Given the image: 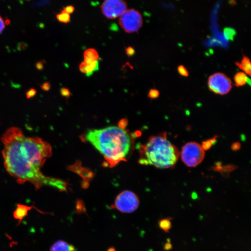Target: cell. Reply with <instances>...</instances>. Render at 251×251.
I'll use <instances>...</instances> for the list:
<instances>
[{
  "label": "cell",
  "mask_w": 251,
  "mask_h": 251,
  "mask_svg": "<svg viewBox=\"0 0 251 251\" xmlns=\"http://www.w3.org/2000/svg\"><path fill=\"white\" fill-rule=\"evenodd\" d=\"M52 155L50 144L39 137L22 135L21 141L19 158L28 167L41 169L47 158Z\"/></svg>",
  "instance_id": "277c9868"
},
{
  "label": "cell",
  "mask_w": 251,
  "mask_h": 251,
  "mask_svg": "<svg viewBox=\"0 0 251 251\" xmlns=\"http://www.w3.org/2000/svg\"><path fill=\"white\" fill-rule=\"evenodd\" d=\"M10 20H8V19H7L6 21H5V25H8L9 24H10Z\"/></svg>",
  "instance_id": "74e56055"
},
{
  "label": "cell",
  "mask_w": 251,
  "mask_h": 251,
  "mask_svg": "<svg viewBox=\"0 0 251 251\" xmlns=\"http://www.w3.org/2000/svg\"><path fill=\"white\" fill-rule=\"evenodd\" d=\"M102 14L107 18L114 19L127 10V4L122 0H106L101 6Z\"/></svg>",
  "instance_id": "9c48e42d"
},
{
  "label": "cell",
  "mask_w": 251,
  "mask_h": 251,
  "mask_svg": "<svg viewBox=\"0 0 251 251\" xmlns=\"http://www.w3.org/2000/svg\"><path fill=\"white\" fill-rule=\"evenodd\" d=\"M60 93L63 96L66 97L67 98L69 97L70 95H71V92H70L68 88L66 87H62L60 89Z\"/></svg>",
  "instance_id": "d4e9b609"
},
{
  "label": "cell",
  "mask_w": 251,
  "mask_h": 251,
  "mask_svg": "<svg viewBox=\"0 0 251 251\" xmlns=\"http://www.w3.org/2000/svg\"><path fill=\"white\" fill-rule=\"evenodd\" d=\"M76 212L78 214H81L83 213L87 214L85 205L83 200H77L76 204Z\"/></svg>",
  "instance_id": "44dd1931"
},
{
  "label": "cell",
  "mask_w": 251,
  "mask_h": 251,
  "mask_svg": "<svg viewBox=\"0 0 251 251\" xmlns=\"http://www.w3.org/2000/svg\"><path fill=\"white\" fill-rule=\"evenodd\" d=\"M36 93V90L34 88H31L28 92H27V94H27V98L29 99L30 98L33 97L35 95Z\"/></svg>",
  "instance_id": "83f0119b"
},
{
  "label": "cell",
  "mask_w": 251,
  "mask_h": 251,
  "mask_svg": "<svg viewBox=\"0 0 251 251\" xmlns=\"http://www.w3.org/2000/svg\"><path fill=\"white\" fill-rule=\"evenodd\" d=\"M128 124V121L127 119H122L119 123V127L121 129H124Z\"/></svg>",
  "instance_id": "4316f807"
},
{
  "label": "cell",
  "mask_w": 251,
  "mask_h": 251,
  "mask_svg": "<svg viewBox=\"0 0 251 251\" xmlns=\"http://www.w3.org/2000/svg\"><path fill=\"white\" fill-rule=\"evenodd\" d=\"M159 95V91L156 89H151L148 94V97L151 99H156Z\"/></svg>",
  "instance_id": "603a6c76"
},
{
  "label": "cell",
  "mask_w": 251,
  "mask_h": 251,
  "mask_svg": "<svg viewBox=\"0 0 251 251\" xmlns=\"http://www.w3.org/2000/svg\"><path fill=\"white\" fill-rule=\"evenodd\" d=\"M234 78L235 85L237 87L244 86L245 85L246 83H249V84L250 86L251 80L244 72H237L234 76Z\"/></svg>",
  "instance_id": "9a60e30c"
},
{
  "label": "cell",
  "mask_w": 251,
  "mask_h": 251,
  "mask_svg": "<svg viewBox=\"0 0 251 251\" xmlns=\"http://www.w3.org/2000/svg\"><path fill=\"white\" fill-rule=\"evenodd\" d=\"M139 200L138 197L130 191H124L120 193L115 199L114 207L123 213L134 212L138 208Z\"/></svg>",
  "instance_id": "52a82bcc"
},
{
  "label": "cell",
  "mask_w": 251,
  "mask_h": 251,
  "mask_svg": "<svg viewBox=\"0 0 251 251\" xmlns=\"http://www.w3.org/2000/svg\"><path fill=\"white\" fill-rule=\"evenodd\" d=\"M167 241H168V243H170V239H167Z\"/></svg>",
  "instance_id": "f35d334b"
},
{
  "label": "cell",
  "mask_w": 251,
  "mask_h": 251,
  "mask_svg": "<svg viewBox=\"0 0 251 251\" xmlns=\"http://www.w3.org/2000/svg\"><path fill=\"white\" fill-rule=\"evenodd\" d=\"M56 18L62 23H67L69 22L70 20V15L69 14L66 13L65 11H62L61 13L57 14L56 15Z\"/></svg>",
  "instance_id": "ffe728a7"
},
{
  "label": "cell",
  "mask_w": 251,
  "mask_h": 251,
  "mask_svg": "<svg viewBox=\"0 0 251 251\" xmlns=\"http://www.w3.org/2000/svg\"><path fill=\"white\" fill-rule=\"evenodd\" d=\"M240 148H241V144L238 142L233 143L231 146V149L233 151H238Z\"/></svg>",
  "instance_id": "1f68e13d"
},
{
  "label": "cell",
  "mask_w": 251,
  "mask_h": 251,
  "mask_svg": "<svg viewBox=\"0 0 251 251\" xmlns=\"http://www.w3.org/2000/svg\"><path fill=\"white\" fill-rule=\"evenodd\" d=\"M209 89L215 94L225 95L232 88L231 80L222 73H216L209 77L207 81Z\"/></svg>",
  "instance_id": "ba28073f"
},
{
  "label": "cell",
  "mask_w": 251,
  "mask_h": 251,
  "mask_svg": "<svg viewBox=\"0 0 251 251\" xmlns=\"http://www.w3.org/2000/svg\"><path fill=\"white\" fill-rule=\"evenodd\" d=\"M179 74L183 76L187 77L189 76V72L185 67L183 65H180L177 67Z\"/></svg>",
  "instance_id": "cb8c5ba5"
},
{
  "label": "cell",
  "mask_w": 251,
  "mask_h": 251,
  "mask_svg": "<svg viewBox=\"0 0 251 251\" xmlns=\"http://www.w3.org/2000/svg\"><path fill=\"white\" fill-rule=\"evenodd\" d=\"M23 134L17 127H11L6 130L1 137L3 145L2 155L6 171L20 184L29 182L35 186L36 190L43 186H49L60 192L67 190L68 183L64 180L47 176L41 169L28 167L20 159L21 139Z\"/></svg>",
  "instance_id": "6da1fadb"
},
{
  "label": "cell",
  "mask_w": 251,
  "mask_h": 251,
  "mask_svg": "<svg viewBox=\"0 0 251 251\" xmlns=\"http://www.w3.org/2000/svg\"><path fill=\"white\" fill-rule=\"evenodd\" d=\"M235 65L239 69L242 70L249 76H251V63L248 57L243 55L241 62H235Z\"/></svg>",
  "instance_id": "5bb4252c"
},
{
  "label": "cell",
  "mask_w": 251,
  "mask_h": 251,
  "mask_svg": "<svg viewBox=\"0 0 251 251\" xmlns=\"http://www.w3.org/2000/svg\"><path fill=\"white\" fill-rule=\"evenodd\" d=\"M99 55L97 51L94 49H88L84 52V62L92 63L99 60Z\"/></svg>",
  "instance_id": "2e32d148"
},
{
  "label": "cell",
  "mask_w": 251,
  "mask_h": 251,
  "mask_svg": "<svg viewBox=\"0 0 251 251\" xmlns=\"http://www.w3.org/2000/svg\"><path fill=\"white\" fill-rule=\"evenodd\" d=\"M5 26H6V25L5 23V21L3 18L0 15V34H1V33L3 31L4 29L5 28Z\"/></svg>",
  "instance_id": "4dcf8cb0"
},
{
  "label": "cell",
  "mask_w": 251,
  "mask_h": 251,
  "mask_svg": "<svg viewBox=\"0 0 251 251\" xmlns=\"http://www.w3.org/2000/svg\"><path fill=\"white\" fill-rule=\"evenodd\" d=\"M192 198L193 200H196V199H197L198 196L197 195L196 193H193V194H192Z\"/></svg>",
  "instance_id": "d590c367"
},
{
  "label": "cell",
  "mask_w": 251,
  "mask_h": 251,
  "mask_svg": "<svg viewBox=\"0 0 251 251\" xmlns=\"http://www.w3.org/2000/svg\"><path fill=\"white\" fill-rule=\"evenodd\" d=\"M119 24L125 31L128 33L136 32L142 27V17L138 11L130 9L126 11L120 16Z\"/></svg>",
  "instance_id": "8992f818"
},
{
  "label": "cell",
  "mask_w": 251,
  "mask_h": 251,
  "mask_svg": "<svg viewBox=\"0 0 251 251\" xmlns=\"http://www.w3.org/2000/svg\"><path fill=\"white\" fill-rule=\"evenodd\" d=\"M172 218H162L159 221V226L160 229L163 230L166 232H169L170 229L172 227V223L171 220Z\"/></svg>",
  "instance_id": "ac0fdd59"
},
{
  "label": "cell",
  "mask_w": 251,
  "mask_h": 251,
  "mask_svg": "<svg viewBox=\"0 0 251 251\" xmlns=\"http://www.w3.org/2000/svg\"><path fill=\"white\" fill-rule=\"evenodd\" d=\"M107 251H116V250H115V249L114 248H113V247H112V248H109L108 249V250H107Z\"/></svg>",
  "instance_id": "8d00e7d4"
},
{
  "label": "cell",
  "mask_w": 251,
  "mask_h": 251,
  "mask_svg": "<svg viewBox=\"0 0 251 251\" xmlns=\"http://www.w3.org/2000/svg\"><path fill=\"white\" fill-rule=\"evenodd\" d=\"M225 39L229 41H234V37L236 35V30L234 28L227 27L225 28L223 31Z\"/></svg>",
  "instance_id": "d6986e66"
},
{
  "label": "cell",
  "mask_w": 251,
  "mask_h": 251,
  "mask_svg": "<svg viewBox=\"0 0 251 251\" xmlns=\"http://www.w3.org/2000/svg\"><path fill=\"white\" fill-rule=\"evenodd\" d=\"M180 155L181 160L187 166L194 167L202 162L205 153L199 143L189 142L183 146Z\"/></svg>",
  "instance_id": "5b68a950"
},
{
  "label": "cell",
  "mask_w": 251,
  "mask_h": 251,
  "mask_svg": "<svg viewBox=\"0 0 251 251\" xmlns=\"http://www.w3.org/2000/svg\"><path fill=\"white\" fill-rule=\"evenodd\" d=\"M33 208H35L37 211L42 214L44 213L41 211L39 210L34 206H28L22 204H18L17 205L16 209L13 212V216L14 218L16 220H18V224H21V221L25 217L28 216V212Z\"/></svg>",
  "instance_id": "30bf717a"
},
{
  "label": "cell",
  "mask_w": 251,
  "mask_h": 251,
  "mask_svg": "<svg viewBox=\"0 0 251 251\" xmlns=\"http://www.w3.org/2000/svg\"><path fill=\"white\" fill-rule=\"evenodd\" d=\"M36 68L40 70L42 69L43 68V63L42 61L39 62L37 63L35 65Z\"/></svg>",
  "instance_id": "836d02e7"
},
{
  "label": "cell",
  "mask_w": 251,
  "mask_h": 251,
  "mask_svg": "<svg viewBox=\"0 0 251 251\" xmlns=\"http://www.w3.org/2000/svg\"><path fill=\"white\" fill-rule=\"evenodd\" d=\"M172 248H173V246L172 244L170 243H166L164 245L163 249L165 251H167L171 250Z\"/></svg>",
  "instance_id": "d6a6232c"
},
{
  "label": "cell",
  "mask_w": 251,
  "mask_h": 251,
  "mask_svg": "<svg viewBox=\"0 0 251 251\" xmlns=\"http://www.w3.org/2000/svg\"><path fill=\"white\" fill-rule=\"evenodd\" d=\"M83 138L103 155L111 167L125 160L132 148V138L128 132L115 126L88 130Z\"/></svg>",
  "instance_id": "7a4b0ae2"
},
{
  "label": "cell",
  "mask_w": 251,
  "mask_h": 251,
  "mask_svg": "<svg viewBox=\"0 0 251 251\" xmlns=\"http://www.w3.org/2000/svg\"><path fill=\"white\" fill-rule=\"evenodd\" d=\"M218 136H216L211 139H208L207 141L202 142L201 147L204 151L208 150L211 148V146L216 142V139Z\"/></svg>",
  "instance_id": "7402d4cb"
},
{
  "label": "cell",
  "mask_w": 251,
  "mask_h": 251,
  "mask_svg": "<svg viewBox=\"0 0 251 251\" xmlns=\"http://www.w3.org/2000/svg\"><path fill=\"white\" fill-rule=\"evenodd\" d=\"M166 132L151 136L146 144L139 146V164L158 168H173L180 156L176 146L167 139Z\"/></svg>",
  "instance_id": "3957f363"
},
{
  "label": "cell",
  "mask_w": 251,
  "mask_h": 251,
  "mask_svg": "<svg viewBox=\"0 0 251 251\" xmlns=\"http://www.w3.org/2000/svg\"><path fill=\"white\" fill-rule=\"evenodd\" d=\"M235 169H236V166H234V165H228L222 166L221 165H219V164H218L216 166L214 167V170L220 172L223 175H225V174L228 175V174H229L230 172L233 171Z\"/></svg>",
  "instance_id": "e0dca14e"
},
{
  "label": "cell",
  "mask_w": 251,
  "mask_h": 251,
  "mask_svg": "<svg viewBox=\"0 0 251 251\" xmlns=\"http://www.w3.org/2000/svg\"><path fill=\"white\" fill-rule=\"evenodd\" d=\"M88 186H89V183L87 181H84L81 183V187L84 189L87 188L88 187Z\"/></svg>",
  "instance_id": "e575fe53"
},
{
  "label": "cell",
  "mask_w": 251,
  "mask_h": 251,
  "mask_svg": "<svg viewBox=\"0 0 251 251\" xmlns=\"http://www.w3.org/2000/svg\"><path fill=\"white\" fill-rule=\"evenodd\" d=\"M69 170L76 172L79 174L84 179V181L88 182L94 176L93 172L88 169L81 167L80 163H76L74 165L69 166Z\"/></svg>",
  "instance_id": "8fae6325"
},
{
  "label": "cell",
  "mask_w": 251,
  "mask_h": 251,
  "mask_svg": "<svg viewBox=\"0 0 251 251\" xmlns=\"http://www.w3.org/2000/svg\"><path fill=\"white\" fill-rule=\"evenodd\" d=\"M74 9H75V8H74V7L73 6L69 5V6H67V7L64 8L63 10L66 13H68V14L70 15V14L73 13V11H74Z\"/></svg>",
  "instance_id": "f546056e"
},
{
  "label": "cell",
  "mask_w": 251,
  "mask_h": 251,
  "mask_svg": "<svg viewBox=\"0 0 251 251\" xmlns=\"http://www.w3.org/2000/svg\"><path fill=\"white\" fill-rule=\"evenodd\" d=\"M79 69L80 72L85 73L87 76H89L93 73V72L97 71L99 69V62L98 61L92 63H87L83 62L79 66Z\"/></svg>",
  "instance_id": "7c38bea8"
},
{
  "label": "cell",
  "mask_w": 251,
  "mask_h": 251,
  "mask_svg": "<svg viewBox=\"0 0 251 251\" xmlns=\"http://www.w3.org/2000/svg\"><path fill=\"white\" fill-rule=\"evenodd\" d=\"M73 246L69 245L66 242L59 241L51 246L50 251H74Z\"/></svg>",
  "instance_id": "4fadbf2b"
},
{
  "label": "cell",
  "mask_w": 251,
  "mask_h": 251,
  "mask_svg": "<svg viewBox=\"0 0 251 251\" xmlns=\"http://www.w3.org/2000/svg\"><path fill=\"white\" fill-rule=\"evenodd\" d=\"M50 87H51V85H50V83H48V82L44 83L41 86V87L42 89L45 91H48L50 89Z\"/></svg>",
  "instance_id": "f1b7e54d"
},
{
  "label": "cell",
  "mask_w": 251,
  "mask_h": 251,
  "mask_svg": "<svg viewBox=\"0 0 251 251\" xmlns=\"http://www.w3.org/2000/svg\"><path fill=\"white\" fill-rule=\"evenodd\" d=\"M126 54L128 56H132L135 54V50L134 48H132L131 46H128L126 49Z\"/></svg>",
  "instance_id": "484cf974"
}]
</instances>
